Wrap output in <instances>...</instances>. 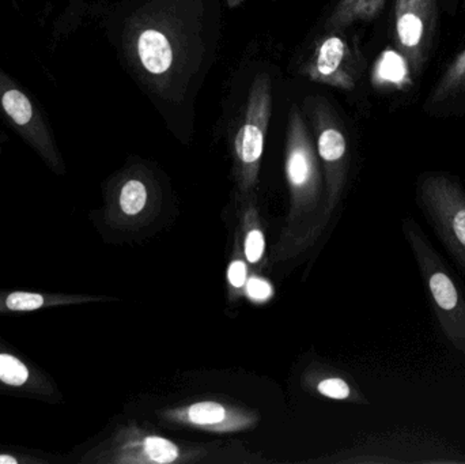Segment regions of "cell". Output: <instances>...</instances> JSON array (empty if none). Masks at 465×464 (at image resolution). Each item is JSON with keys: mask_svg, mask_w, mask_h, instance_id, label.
Returning <instances> with one entry per match:
<instances>
[{"mask_svg": "<svg viewBox=\"0 0 465 464\" xmlns=\"http://www.w3.org/2000/svg\"><path fill=\"white\" fill-rule=\"evenodd\" d=\"M403 231L428 288L440 329L448 342L465 356V297L417 221L407 217Z\"/></svg>", "mask_w": 465, "mask_h": 464, "instance_id": "1", "label": "cell"}, {"mask_svg": "<svg viewBox=\"0 0 465 464\" xmlns=\"http://www.w3.org/2000/svg\"><path fill=\"white\" fill-rule=\"evenodd\" d=\"M417 199L437 236L465 271V188L445 172L418 179Z\"/></svg>", "mask_w": 465, "mask_h": 464, "instance_id": "2", "label": "cell"}, {"mask_svg": "<svg viewBox=\"0 0 465 464\" xmlns=\"http://www.w3.org/2000/svg\"><path fill=\"white\" fill-rule=\"evenodd\" d=\"M439 0H395L392 38L412 78L420 79L436 48Z\"/></svg>", "mask_w": 465, "mask_h": 464, "instance_id": "3", "label": "cell"}, {"mask_svg": "<svg viewBox=\"0 0 465 464\" xmlns=\"http://www.w3.org/2000/svg\"><path fill=\"white\" fill-rule=\"evenodd\" d=\"M271 116V84L267 75L253 82L245 120L235 138V152L243 165H256L264 149V136Z\"/></svg>", "mask_w": 465, "mask_h": 464, "instance_id": "4", "label": "cell"}, {"mask_svg": "<svg viewBox=\"0 0 465 464\" xmlns=\"http://www.w3.org/2000/svg\"><path fill=\"white\" fill-rule=\"evenodd\" d=\"M422 111L434 119L465 116V45L440 74L426 95Z\"/></svg>", "mask_w": 465, "mask_h": 464, "instance_id": "5", "label": "cell"}, {"mask_svg": "<svg viewBox=\"0 0 465 464\" xmlns=\"http://www.w3.org/2000/svg\"><path fill=\"white\" fill-rule=\"evenodd\" d=\"M347 60H352V54L346 41L338 35H331L322 41L317 52L312 76L343 89H354L358 71L347 68Z\"/></svg>", "mask_w": 465, "mask_h": 464, "instance_id": "6", "label": "cell"}, {"mask_svg": "<svg viewBox=\"0 0 465 464\" xmlns=\"http://www.w3.org/2000/svg\"><path fill=\"white\" fill-rule=\"evenodd\" d=\"M138 54L144 70L153 75L165 74L173 63V48L168 37L155 29H146L141 33Z\"/></svg>", "mask_w": 465, "mask_h": 464, "instance_id": "7", "label": "cell"}, {"mask_svg": "<svg viewBox=\"0 0 465 464\" xmlns=\"http://www.w3.org/2000/svg\"><path fill=\"white\" fill-rule=\"evenodd\" d=\"M388 0H341L330 19V26L341 29L357 22L376 18Z\"/></svg>", "mask_w": 465, "mask_h": 464, "instance_id": "8", "label": "cell"}, {"mask_svg": "<svg viewBox=\"0 0 465 464\" xmlns=\"http://www.w3.org/2000/svg\"><path fill=\"white\" fill-rule=\"evenodd\" d=\"M322 127L317 139L320 157L327 163H341L347 154V139L341 125L330 112H325V124Z\"/></svg>", "mask_w": 465, "mask_h": 464, "instance_id": "9", "label": "cell"}, {"mask_svg": "<svg viewBox=\"0 0 465 464\" xmlns=\"http://www.w3.org/2000/svg\"><path fill=\"white\" fill-rule=\"evenodd\" d=\"M147 190L139 180H130L125 183L120 193V207L128 215L141 212L146 206Z\"/></svg>", "mask_w": 465, "mask_h": 464, "instance_id": "10", "label": "cell"}, {"mask_svg": "<svg viewBox=\"0 0 465 464\" xmlns=\"http://www.w3.org/2000/svg\"><path fill=\"white\" fill-rule=\"evenodd\" d=\"M3 108L16 124H26L33 116V108L26 95L19 90H8L3 95Z\"/></svg>", "mask_w": 465, "mask_h": 464, "instance_id": "11", "label": "cell"}, {"mask_svg": "<svg viewBox=\"0 0 465 464\" xmlns=\"http://www.w3.org/2000/svg\"><path fill=\"white\" fill-rule=\"evenodd\" d=\"M29 380V370L24 362L11 354H0V381L11 387L24 386Z\"/></svg>", "mask_w": 465, "mask_h": 464, "instance_id": "12", "label": "cell"}, {"mask_svg": "<svg viewBox=\"0 0 465 464\" xmlns=\"http://www.w3.org/2000/svg\"><path fill=\"white\" fill-rule=\"evenodd\" d=\"M143 449L150 460L155 463H172L179 457L177 447L163 438H147Z\"/></svg>", "mask_w": 465, "mask_h": 464, "instance_id": "13", "label": "cell"}, {"mask_svg": "<svg viewBox=\"0 0 465 464\" xmlns=\"http://www.w3.org/2000/svg\"><path fill=\"white\" fill-rule=\"evenodd\" d=\"M188 416L196 425L220 424L225 419V409L215 402H201L191 406Z\"/></svg>", "mask_w": 465, "mask_h": 464, "instance_id": "14", "label": "cell"}, {"mask_svg": "<svg viewBox=\"0 0 465 464\" xmlns=\"http://www.w3.org/2000/svg\"><path fill=\"white\" fill-rule=\"evenodd\" d=\"M44 304H45V300L40 294L24 293V291L10 294L5 300V307L10 311H15V312L40 310Z\"/></svg>", "mask_w": 465, "mask_h": 464, "instance_id": "15", "label": "cell"}, {"mask_svg": "<svg viewBox=\"0 0 465 464\" xmlns=\"http://www.w3.org/2000/svg\"><path fill=\"white\" fill-rule=\"evenodd\" d=\"M319 391L325 397L332 398V400H346L351 394L349 384L339 378L327 379V380L322 381Z\"/></svg>", "mask_w": 465, "mask_h": 464, "instance_id": "16", "label": "cell"}, {"mask_svg": "<svg viewBox=\"0 0 465 464\" xmlns=\"http://www.w3.org/2000/svg\"><path fill=\"white\" fill-rule=\"evenodd\" d=\"M262 251H264V236L262 232L252 231L245 242L246 259L251 263H256L262 258Z\"/></svg>", "mask_w": 465, "mask_h": 464, "instance_id": "17", "label": "cell"}, {"mask_svg": "<svg viewBox=\"0 0 465 464\" xmlns=\"http://www.w3.org/2000/svg\"><path fill=\"white\" fill-rule=\"evenodd\" d=\"M246 291H248L251 299L262 301V300H267L271 296L272 291H271L270 283L260 280V278H252L246 285Z\"/></svg>", "mask_w": 465, "mask_h": 464, "instance_id": "18", "label": "cell"}, {"mask_svg": "<svg viewBox=\"0 0 465 464\" xmlns=\"http://www.w3.org/2000/svg\"><path fill=\"white\" fill-rule=\"evenodd\" d=\"M229 282L234 288H241L246 281V266L241 261L232 262L228 271Z\"/></svg>", "mask_w": 465, "mask_h": 464, "instance_id": "19", "label": "cell"}, {"mask_svg": "<svg viewBox=\"0 0 465 464\" xmlns=\"http://www.w3.org/2000/svg\"><path fill=\"white\" fill-rule=\"evenodd\" d=\"M18 459L10 457V455H0V464H16Z\"/></svg>", "mask_w": 465, "mask_h": 464, "instance_id": "20", "label": "cell"}]
</instances>
